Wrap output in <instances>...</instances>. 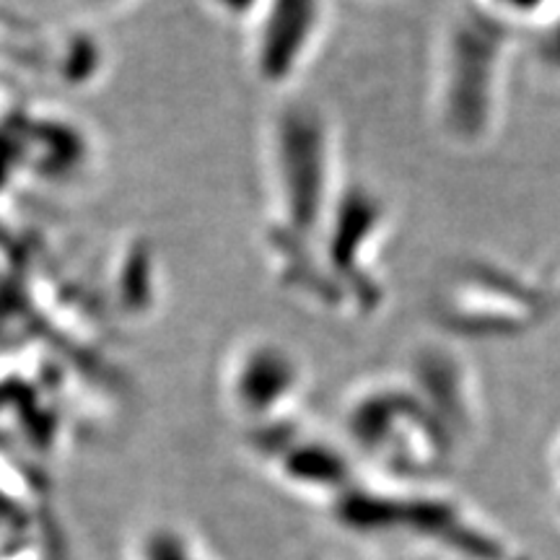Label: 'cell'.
I'll use <instances>...</instances> for the list:
<instances>
[{
  "instance_id": "6da1fadb",
  "label": "cell",
  "mask_w": 560,
  "mask_h": 560,
  "mask_svg": "<svg viewBox=\"0 0 560 560\" xmlns=\"http://www.w3.org/2000/svg\"><path fill=\"white\" fill-rule=\"evenodd\" d=\"M335 516L348 532L363 537L402 535L462 560H506L509 552L467 520L452 503L423 495H384L346 490Z\"/></svg>"
},
{
  "instance_id": "7a4b0ae2",
  "label": "cell",
  "mask_w": 560,
  "mask_h": 560,
  "mask_svg": "<svg viewBox=\"0 0 560 560\" xmlns=\"http://www.w3.org/2000/svg\"><path fill=\"white\" fill-rule=\"evenodd\" d=\"M325 0H265L252 26L257 32V66L268 79H285L317 45L325 30Z\"/></svg>"
},
{
  "instance_id": "3957f363",
  "label": "cell",
  "mask_w": 560,
  "mask_h": 560,
  "mask_svg": "<svg viewBox=\"0 0 560 560\" xmlns=\"http://www.w3.org/2000/svg\"><path fill=\"white\" fill-rule=\"evenodd\" d=\"M140 560H206V556L185 532L156 527L140 542Z\"/></svg>"
},
{
  "instance_id": "277c9868",
  "label": "cell",
  "mask_w": 560,
  "mask_h": 560,
  "mask_svg": "<svg viewBox=\"0 0 560 560\" xmlns=\"http://www.w3.org/2000/svg\"><path fill=\"white\" fill-rule=\"evenodd\" d=\"M206 3L223 19L242 21V24H255L265 0H206Z\"/></svg>"
},
{
  "instance_id": "5b68a950",
  "label": "cell",
  "mask_w": 560,
  "mask_h": 560,
  "mask_svg": "<svg viewBox=\"0 0 560 560\" xmlns=\"http://www.w3.org/2000/svg\"><path fill=\"white\" fill-rule=\"evenodd\" d=\"M490 11H499V13H527L535 9L540 0H482Z\"/></svg>"
},
{
  "instance_id": "8992f818",
  "label": "cell",
  "mask_w": 560,
  "mask_h": 560,
  "mask_svg": "<svg viewBox=\"0 0 560 560\" xmlns=\"http://www.w3.org/2000/svg\"><path fill=\"white\" fill-rule=\"evenodd\" d=\"M83 3L91 5L94 11H120L125 5L136 3V0H83Z\"/></svg>"
},
{
  "instance_id": "52a82bcc",
  "label": "cell",
  "mask_w": 560,
  "mask_h": 560,
  "mask_svg": "<svg viewBox=\"0 0 560 560\" xmlns=\"http://www.w3.org/2000/svg\"><path fill=\"white\" fill-rule=\"evenodd\" d=\"M506 560H527V558H516V556H509Z\"/></svg>"
}]
</instances>
